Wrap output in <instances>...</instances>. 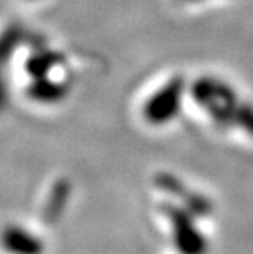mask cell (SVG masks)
Listing matches in <instances>:
<instances>
[{
	"mask_svg": "<svg viewBox=\"0 0 253 254\" xmlns=\"http://www.w3.org/2000/svg\"><path fill=\"white\" fill-rule=\"evenodd\" d=\"M161 212L171 226V240L177 254H207V238L197 226L194 213L176 203H163Z\"/></svg>",
	"mask_w": 253,
	"mask_h": 254,
	"instance_id": "1",
	"label": "cell"
},
{
	"mask_svg": "<svg viewBox=\"0 0 253 254\" xmlns=\"http://www.w3.org/2000/svg\"><path fill=\"white\" fill-rule=\"evenodd\" d=\"M0 248L7 254H45V240L18 223H7L0 230Z\"/></svg>",
	"mask_w": 253,
	"mask_h": 254,
	"instance_id": "2",
	"label": "cell"
},
{
	"mask_svg": "<svg viewBox=\"0 0 253 254\" xmlns=\"http://www.w3.org/2000/svg\"><path fill=\"white\" fill-rule=\"evenodd\" d=\"M156 186L161 187L163 190L171 193L177 202L181 203V207L189 210L191 213H194L196 217H207L212 213V203L209 200L196 193L194 190L187 189L181 181H177V177L171 174H160L156 177Z\"/></svg>",
	"mask_w": 253,
	"mask_h": 254,
	"instance_id": "3",
	"label": "cell"
},
{
	"mask_svg": "<svg viewBox=\"0 0 253 254\" xmlns=\"http://www.w3.org/2000/svg\"><path fill=\"white\" fill-rule=\"evenodd\" d=\"M69 195V189H56L55 193H51L50 200L46 202V207H45V218L48 223H55V221L61 217V213L64 212L66 208V200Z\"/></svg>",
	"mask_w": 253,
	"mask_h": 254,
	"instance_id": "4",
	"label": "cell"
},
{
	"mask_svg": "<svg viewBox=\"0 0 253 254\" xmlns=\"http://www.w3.org/2000/svg\"><path fill=\"white\" fill-rule=\"evenodd\" d=\"M237 120L240 122V125L247 131L253 134V109H250V107H242L240 110H237Z\"/></svg>",
	"mask_w": 253,
	"mask_h": 254,
	"instance_id": "5",
	"label": "cell"
}]
</instances>
